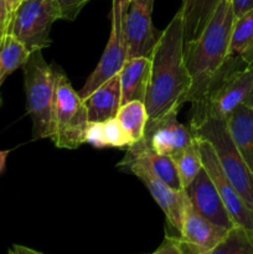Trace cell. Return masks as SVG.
I'll use <instances>...</instances> for the list:
<instances>
[{"label": "cell", "instance_id": "32", "mask_svg": "<svg viewBox=\"0 0 253 254\" xmlns=\"http://www.w3.org/2000/svg\"><path fill=\"white\" fill-rule=\"evenodd\" d=\"M0 106H1V98H0Z\"/></svg>", "mask_w": 253, "mask_h": 254}, {"label": "cell", "instance_id": "27", "mask_svg": "<svg viewBox=\"0 0 253 254\" xmlns=\"http://www.w3.org/2000/svg\"><path fill=\"white\" fill-rule=\"evenodd\" d=\"M7 24H9V12L6 9L5 0H0V35L6 31Z\"/></svg>", "mask_w": 253, "mask_h": 254}, {"label": "cell", "instance_id": "29", "mask_svg": "<svg viewBox=\"0 0 253 254\" xmlns=\"http://www.w3.org/2000/svg\"><path fill=\"white\" fill-rule=\"evenodd\" d=\"M22 1H24V0H5V2H6L7 12H9V20H10V16L14 14L15 10L19 7V5L21 4Z\"/></svg>", "mask_w": 253, "mask_h": 254}, {"label": "cell", "instance_id": "21", "mask_svg": "<svg viewBox=\"0 0 253 254\" xmlns=\"http://www.w3.org/2000/svg\"><path fill=\"white\" fill-rule=\"evenodd\" d=\"M206 254H253V233L235 226L220 245Z\"/></svg>", "mask_w": 253, "mask_h": 254}, {"label": "cell", "instance_id": "9", "mask_svg": "<svg viewBox=\"0 0 253 254\" xmlns=\"http://www.w3.org/2000/svg\"><path fill=\"white\" fill-rule=\"evenodd\" d=\"M118 168H124L126 170L130 171L146 186L155 202L163 210L169 225L174 230L178 231V233H180L181 227H183L184 212H185L186 202H188V196H186L185 191H178L171 189L160 179L156 178L146 168L145 164L135 160V159L124 158L118 164Z\"/></svg>", "mask_w": 253, "mask_h": 254}, {"label": "cell", "instance_id": "26", "mask_svg": "<svg viewBox=\"0 0 253 254\" xmlns=\"http://www.w3.org/2000/svg\"><path fill=\"white\" fill-rule=\"evenodd\" d=\"M232 9L236 19L253 9V0H232Z\"/></svg>", "mask_w": 253, "mask_h": 254}, {"label": "cell", "instance_id": "16", "mask_svg": "<svg viewBox=\"0 0 253 254\" xmlns=\"http://www.w3.org/2000/svg\"><path fill=\"white\" fill-rule=\"evenodd\" d=\"M226 122L241 156L253 175V108L241 104Z\"/></svg>", "mask_w": 253, "mask_h": 254}, {"label": "cell", "instance_id": "4", "mask_svg": "<svg viewBox=\"0 0 253 254\" xmlns=\"http://www.w3.org/2000/svg\"><path fill=\"white\" fill-rule=\"evenodd\" d=\"M26 93V111L32 121L34 139L52 136V114L55 99V67L45 61L41 50L30 54L22 66Z\"/></svg>", "mask_w": 253, "mask_h": 254}, {"label": "cell", "instance_id": "20", "mask_svg": "<svg viewBox=\"0 0 253 254\" xmlns=\"http://www.w3.org/2000/svg\"><path fill=\"white\" fill-rule=\"evenodd\" d=\"M170 156L175 161L183 189L188 188L202 169V161H201L200 150H198V144L196 138L193 139L190 145L171 154Z\"/></svg>", "mask_w": 253, "mask_h": 254}, {"label": "cell", "instance_id": "2", "mask_svg": "<svg viewBox=\"0 0 253 254\" xmlns=\"http://www.w3.org/2000/svg\"><path fill=\"white\" fill-rule=\"evenodd\" d=\"M235 19L232 0H221L198 39L184 46V59L191 78L188 102L192 107L205 102L213 79L227 61Z\"/></svg>", "mask_w": 253, "mask_h": 254}, {"label": "cell", "instance_id": "30", "mask_svg": "<svg viewBox=\"0 0 253 254\" xmlns=\"http://www.w3.org/2000/svg\"><path fill=\"white\" fill-rule=\"evenodd\" d=\"M7 154H9V151H0V173L4 170L5 161H6Z\"/></svg>", "mask_w": 253, "mask_h": 254}, {"label": "cell", "instance_id": "5", "mask_svg": "<svg viewBox=\"0 0 253 254\" xmlns=\"http://www.w3.org/2000/svg\"><path fill=\"white\" fill-rule=\"evenodd\" d=\"M54 67L56 82L51 140L60 149H77L86 143L89 123L87 109L63 71L59 66Z\"/></svg>", "mask_w": 253, "mask_h": 254}, {"label": "cell", "instance_id": "13", "mask_svg": "<svg viewBox=\"0 0 253 254\" xmlns=\"http://www.w3.org/2000/svg\"><path fill=\"white\" fill-rule=\"evenodd\" d=\"M176 117L178 113L169 114L163 121L145 130L143 139L149 144L154 153L171 155L193 141L195 136L191 129L181 124Z\"/></svg>", "mask_w": 253, "mask_h": 254}, {"label": "cell", "instance_id": "24", "mask_svg": "<svg viewBox=\"0 0 253 254\" xmlns=\"http://www.w3.org/2000/svg\"><path fill=\"white\" fill-rule=\"evenodd\" d=\"M91 0H57L61 10V19L72 21Z\"/></svg>", "mask_w": 253, "mask_h": 254}, {"label": "cell", "instance_id": "31", "mask_svg": "<svg viewBox=\"0 0 253 254\" xmlns=\"http://www.w3.org/2000/svg\"><path fill=\"white\" fill-rule=\"evenodd\" d=\"M243 104H246V106H248V107H251V108H253V86H252V89H251L250 94H248L247 99H246L245 103H243Z\"/></svg>", "mask_w": 253, "mask_h": 254}, {"label": "cell", "instance_id": "10", "mask_svg": "<svg viewBox=\"0 0 253 254\" xmlns=\"http://www.w3.org/2000/svg\"><path fill=\"white\" fill-rule=\"evenodd\" d=\"M154 0H131L126 16V37L128 59L150 57L161 31L151 21Z\"/></svg>", "mask_w": 253, "mask_h": 254}, {"label": "cell", "instance_id": "8", "mask_svg": "<svg viewBox=\"0 0 253 254\" xmlns=\"http://www.w3.org/2000/svg\"><path fill=\"white\" fill-rule=\"evenodd\" d=\"M196 140L198 144L203 169L207 171L211 180L215 184L231 220L233 221L235 226L253 233V208L243 200L240 192L233 188L231 181L223 173L211 144L200 138H196Z\"/></svg>", "mask_w": 253, "mask_h": 254}, {"label": "cell", "instance_id": "22", "mask_svg": "<svg viewBox=\"0 0 253 254\" xmlns=\"http://www.w3.org/2000/svg\"><path fill=\"white\" fill-rule=\"evenodd\" d=\"M103 130L108 148L128 149L134 144L133 139L126 133V129L122 127L117 118L103 122Z\"/></svg>", "mask_w": 253, "mask_h": 254}, {"label": "cell", "instance_id": "3", "mask_svg": "<svg viewBox=\"0 0 253 254\" xmlns=\"http://www.w3.org/2000/svg\"><path fill=\"white\" fill-rule=\"evenodd\" d=\"M190 129L193 136L211 144L223 173L253 208V175L231 136L226 119L203 117L200 121L190 122Z\"/></svg>", "mask_w": 253, "mask_h": 254}, {"label": "cell", "instance_id": "15", "mask_svg": "<svg viewBox=\"0 0 253 254\" xmlns=\"http://www.w3.org/2000/svg\"><path fill=\"white\" fill-rule=\"evenodd\" d=\"M150 57L126 59L119 72L122 91V104L130 101L145 102L150 78Z\"/></svg>", "mask_w": 253, "mask_h": 254}, {"label": "cell", "instance_id": "12", "mask_svg": "<svg viewBox=\"0 0 253 254\" xmlns=\"http://www.w3.org/2000/svg\"><path fill=\"white\" fill-rule=\"evenodd\" d=\"M184 191L193 210L206 220L226 230L235 227L215 184L203 166L192 183L184 189Z\"/></svg>", "mask_w": 253, "mask_h": 254}, {"label": "cell", "instance_id": "1", "mask_svg": "<svg viewBox=\"0 0 253 254\" xmlns=\"http://www.w3.org/2000/svg\"><path fill=\"white\" fill-rule=\"evenodd\" d=\"M151 69L145 104L146 129L164 118L179 113L188 102L191 78L184 59V21L181 10L161 31L150 56Z\"/></svg>", "mask_w": 253, "mask_h": 254}, {"label": "cell", "instance_id": "7", "mask_svg": "<svg viewBox=\"0 0 253 254\" xmlns=\"http://www.w3.org/2000/svg\"><path fill=\"white\" fill-rule=\"evenodd\" d=\"M129 0H113L111 12V34L108 44L94 71L89 74L86 83L78 91L79 97L86 99L101 84L117 76L128 59L126 37V16Z\"/></svg>", "mask_w": 253, "mask_h": 254}, {"label": "cell", "instance_id": "6", "mask_svg": "<svg viewBox=\"0 0 253 254\" xmlns=\"http://www.w3.org/2000/svg\"><path fill=\"white\" fill-rule=\"evenodd\" d=\"M60 19L61 10L57 0H24L10 16L5 32L34 52L51 45L50 31Z\"/></svg>", "mask_w": 253, "mask_h": 254}, {"label": "cell", "instance_id": "23", "mask_svg": "<svg viewBox=\"0 0 253 254\" xmlns=\"http://www.w3.org/2000/svg\"><path fill=\"white\" fill-rule=\"evenodd\" d=\"M86 143L94 148H108L106 136H104L103 123L101 122H89L86 131Z\"/></svg>", "mask_w": 253, "mask_h": 254}, {"label": "cell", "instance_id": "34", "mask_svg": "<svg viewBox=\"0 0 253 254\" xmlns=\"http://www.w3.org/2000/svg\"><path fill=\"white\" fill-rule=\"evenodd\" d=\"M129 1H131V0H129Z\"/></svg>", "mask_w": 253, "mask_h": 254}, {"label": "cell", "instance_id": "19", "mask_svg": "<svg viewBox=\"0 0 253 254\" xmlns=\"http://www.w3.org/2000/svg\"><path fill=\"white\" fill-rule=\"evenodd\" d=\"M116 118L130 135L134 143L144 138L148 123V113L144 102L130 101L122 104Z\"/></svg>", "mask_w": 253, "mask_h": 254}, {"label": "cell", "instance_id": "33", "mask_svg": "<svg viewBox=\"0 0 253 254\" xmlns=\"http://www.w3.org/2000/svg\"><path fill=\"white\" fill-rule=\"evenodd\" d=\"M0 86H1V82H0Z\"/></svg>", "mask_w": 253, "mask_h": 254}, {"label": "cell", "instance_id": "18", "mask_svg": "<svg viewBox=\"0 0 253 254\" xmlns=\"http://www.w3.org/2000/svg\"><path fill=\"white\" fill-rule=\"evenodd\" d=\"M30 54L25 45L11 34L4 32L0 35V82L2 83L17 68H22Z\"/></svg>", "mask_w": 253, "mask_h": 254}, {"label": "cell", "instance_id": "25", "mask_svg": "<svg viewBox=\"0 0 253 254\" xmlns=\"http://www.w3.org/2000/svg\"><path fill=\"white\" fill-rule=\"evenodd\" d=\"M151 254H184V252L183 248H181L179 237H175V236H166L164 242L160 245V247Z\"/></svg>", "mask_w": 253, "mask_h": 254}, {"label": "cell", "instance_id": "17", "mask_svg": "<svg viewBox=\"0 0 253 254\" xmlns=\"http://www.w3.org/2000/svg\"><path fill=\"white\" fill-rule=\"evenodd\" d=\"M220 2L221 0H183L180 10L184 21V46L198 39Z\"/></svg>", "mask_w": 253, "mask_h": 254}, {"label": "cell", "instance_id": "11", "mask_svg": "<svg viewBox=\"0 0 253 254\" xmlns=\"http://www.w3.org/2000/svg\"><path fill=\"white\" fill-rule=\"evenodd\" d=\"M228 231L230 230L220 227L202 217L193 210L188 200L184 212L183 227L179 233V241L184 254L208 253L222 242Z\"/></svg>", "mask_w": 253, "mask_h": 254}, {"label": "cell", "instance_id": "28", "mask_svg": "<svg viewBox=\"0 0 253 254\" xmlns=\"http://www.w3.org/2000/svg\"><path fill=\"white\" fill-rule=\"evenodd\" d=\"M9 254H44V253H40L37 252V251L31 250V248L25 247V246L15 245L12 246L11 250L9 251Z\"/></svg>", "mask_w": 253, "mask_h": 254}, {"label": "cell", "instance_id": "14", "mask_svg": "<svg viewBox=\"0 0 253 254\" xmlns=\"http://www.w3.org/2000/svg\"><path fill=\"white\" fill-rule=\"evenodd\" d=\"M83 103L87 109L89 122H103L116 118L122 106V91L119 74L112 77L107 82L92 92Z\"/></svg>", "mask_w": 253, "mask_h": 254}]
</instances>
